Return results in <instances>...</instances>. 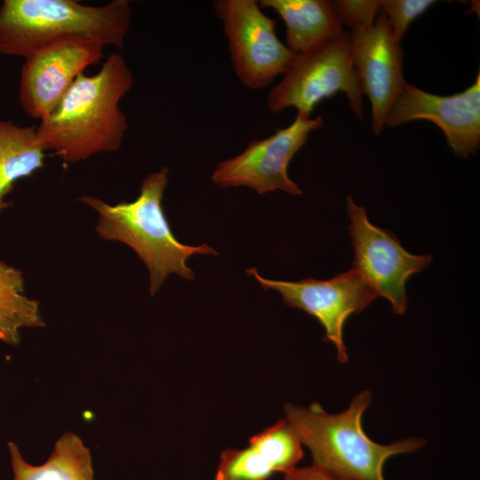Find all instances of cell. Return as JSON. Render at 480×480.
<instances>
[{"instance_id": "cell-1", "label": "cell", "mask_w": 480, "mask_h": 480, "mask_svg": "<svg viewBox=\"0 0 480 480\" xmlns=\"http://www.w3.org/2000/svg\"><path fill=\"white\" fill-rule=\"evenodd\" d=\"M132 84V73L117 52L109 54L97 73L80 74L55 109L40 120L36 131L45 148L67 164L117 150L128 128L119 103Z\"/></svg>"}, {"instance_id": "cell-2", "label": "cell", "mask_w": 480, "mask_h": 480, "mask_svg": "<svg viewBox=\"0 0 480 480\" xmlns=\"http://www.w3.org/2000/svg\"><path fill=\"white\" fill-rule=\"evenodd\" d=\"M168 172V168L164 167L148 174L139 196L132 202L112 205L92 196L79 198L99 214L96 231L100 238L127 244L145 263L149 272L151 295L160 289L170 274L193 280L194 272L186 264L190 256L218 255L207 244H183L173 235L162 204Z\"/></svg>"}, {"instance_id": "cell-3", "label": "cell", "mask_w": 480, "mask_h": 480, "mask_svg": "<svg viewBox=\"0 0 480 480\" xmlns=\"http://www.w3.org/2000/svg\"><path fill=\"white\" fill-rule=\"evenodd\" d=\"M132 20L127 0L94 6L74 0H4L0 53L26 58L60 40L87 38L123 49Z\"/></svg>"}, {"instance_id": "cell-4", "label": "cell", "mask_w": 480, "mask_h": 480, "mask_svg": "<svg viewBox=\"0 0 480 480\" xmlns=\"http://www.w3.org/2000/svg\"><path fill=\"white\" fill-rule=\"evenodd\" d=\"M371 403V392L358 394L349 407L329 414L318 404L308 408L286 404V420L310 451L313 464L350 480H385L386 460L415 452L424 441L410 438L382 445L370 439L362 428V416Z\"/></svg>"}, {"instance_id": "cell-5", "label": "cell", "mask_w": 480, "mask_h": 480, "mask_svg": "<svg viewBox=\"0 0 480 480\" xmlns=\"http://www.w3.org/2000/svg\"><path fill=\"white\" fill-rule=\"evenodd\" d=\"M338 92L346 93L357 118L363 116V91L355 69L348 31L334 36L293 57L282 81L268 95L274 113L292 107L310 116L315 107Z\"/></svg>"}, {"instance_id": "cell-6", "label": "cell", "mask_w": 480, "mask_h": 480, "mask_svg": "<svg viewBox=\"0 0 480 480\" xmlns=\"http://www.w3.org/2000/svg\"><path fill=\"white\" fill-rule=\"evenodd\" d=\"M217 17L223 23L231 62L246 87L264 89L285 72L292 52L277 37L276 20L267 16L254 0H217Z\"/></svg>"}, {"instance_id": "cell-7", "label": "cell", "mask_w": 480, "mask_h": 480, "mask_svg": "<svg viewBox=\"0 0 480 480\" xmlns=\"http://www.w3.org/2000/svg\"><path fill=\"white\" fill-rule=\"evenodd\" d=\"M348 231L354 250L353 268L391 304L398 315L407 309L405 286L412 275L431 261L430 255L408 252L393 233L372 224L365 209L347 197Z\"/></svg>"}, {"instance_id": "cell-8", "label": "cell", "mask_w": 480, "mask_h": 480, "mask_svg": "<svg viewBox=\"0 0 480 480\" xmlns=\"http://www.w3.org/2000/svg\"><path fill=\"white\" fill-rule=\"evenodd\" d=\"M264 290L278 292L284 304L302 309L314 316L324 329L325 340L337 349L338 359H348L343 341L347 319L363 311L376 298L377 292L353 268L330 279L307 278L297 282L272 280L261 276L255 268L246 270Z\"/></svg>"}, {"instance_id": "cell-9", "label": "cell", "mask_w": 480, "mask_h": 480, "mask_svg": "<svg viewBox=\"0 0 480 480\" xmlns=\"http://www.w3.org/2000/svg\"><path fill=\"white\" fill-rule=\"evenodd\" d=\"M323 125L321 116L297 114L287 127L265 138L252 140L237 156L217 164L212 180L222 188L244 186L258 194L282 190L300 196L303 192L288 175V165L307 142L309 133Z\"/></svg>"}, {"instance_id": "cell-10", "label": "cell", "mask_w": 480, "mask_h": 480, "mask_svg": "<svg viewBox=\"0 0 480 480\" xmlns=\"http://www.w3.org/2000/svg\"><path fill=\"white\" fill-rule=\"evenodd\" d=\"M106 46L87 38H69L46 44L25 58L19 100L23 111L42 120L58 106L76 77L98 63Z\"/></svg>"}, {"instance_id": "cell-11", "label": "cell", "mask_w": 480, "mask_h": 480, "mask_svg": "<svg viewBox=\"0 0 480 480\" xmlns=\"http://www.w3.org/2000/svg\"><path fill=\"white\" fill-rule=\"evenodd\" d=\"M414 120L437 125L454 155L475 154L480 145V74L465 91L449 96L432 94L405 82L388 112L385 126Z\"/></svg>"}, {"instance_id": "cell-12", "label": "cell", "mask_w": 480, "mask_h": 480, "mask_svg": "<svg viewBox=\"0 0 480 480\" xmlns=\"http://www.w3.org/2000/svg\"><path fill=\"white\" fill-rule=\"evenodd\" d=\"M349 35L352 61L363 93L371 102L372 131L379 134L385 126L390 107L406 82L403 73V49L381 12L372 25L353 28Z\"/></svg>"}, {"instance_id": "cell-13", "label": "cell", "mask_w": 480, "mask_h": 480, "mask_svg": "<svg viewBox=\"0 0 480 480\" xmlns=\"http://www.w3.org/2000/svg\"><path fill=\"white\" fill-rule=\"evenodd\" d=\"M295 462L291 439L282 431L268 428L253 436L248 447L225 450L215 480H268L275 472H287Z\"/></svg>"}, {"instance_id": "cell-14", "label": "cell", "mask_w": 480, "mask_h": 480, "mask_svg": "<svg viewBox=\"0 0 480 480\" xmlns=\"http://www.w3.org/2000/svg\"><path fill=\"white\" fill-rule=\"evenodd\" d=\"M258 4L282 18L286 46L294 56L344 31L326 0H261Z\"/></svg>"}, {"instance_id": "cell-15", "label": "cell", "mask_w": 480, "mask_h": 480, "mask_svg": "<svg viewBox=\"0 0 480 480\" xmlns=\"http://www.w3.org/2000/svg\"><path fill=\"white\" fill-rule=\"evenodd\" d=\"M13 480H94L90 449L75 433L66 432L41 465L29 464L18 445L8 443Z\"/></svg>"}, {"instance_id": "cell-16", "label": "cell", "mask_w": 480, "mask_h": 480, "mask_svg": "<svg viewBox=\"0 0 480 480\" xmlns=\"http://www.w3.org/2000/svg\"><path fill=\"white\" fill-rule=\"evenodd\" d=\"M46 150L36 127L0 120V213L10 206L5 196L13 184L44 165Z\"/></svg>"}, {"instance_id": "cell-17", "label": "cell", "mask_w": 480, "mask_h": 480, "mask_svg": "<svg viewBox=\"0 0 480 480\" xmlns=\"http://www.w3.org/2000/svg\"><path fill=\"white\" fill-rule=\"evenodd\" d=\"M44 325L39 302L26 293L22 271L0 260V341L16 346L22 330Z\"/></svg>"}, {"instance_id": "cell-18", "label": "cell", "mask_w": 480, "mask_h": 480, "mask_svg": "<svg viewBox=\"0 0 480 480\" xmlns=\"http://www.w3.org/2000/svg\"><path fill=\"white\" fill-rule=\"evenodd\" d=\"M379 2L380 11L386 16L398 42L403 39L411 22L436 3L433 0H379Z\"/></svg>"}, {"instance_id": "cell-19", "label": "cell", "mask_w": 480, "mask_h": 480, "mask_svg": "<svg viewBox=\"0 0 480 480\" xmlns=\"http://www.w3.org/2000/svg\"><path fill=\"white\" fill-rule=\"evenodd\" d=\"M329 3L342 27L350 29L372 25L380 12L379 0H334Z\"/></svg>"}, {"instance_id": "cell-20", "label": "cell", "mask_w": 480, "mask_h": 480, "mask_svg": "<svg viewBox=\"0 0 480 480\" xmlns=\"http://www.w3.org/2000/svg\"><path fill=\"white\" fill-rule=\"evenodd\" d=\"M284 480H350L316 465L293 468L284 473Z\"/></svg>"}]
</instances>
